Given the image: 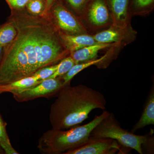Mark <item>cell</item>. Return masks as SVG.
I'll return each instance as SVG.
<instances>
[{
	"label": "cell",
	"mask_w": 154,
	"mask_h": 154,
	"mask_svg": "<svg viewBox=\"0 0 154 154\" xmlns=\"http://www.w3.org/2000/svg\"><path fill=\"white\" fill-rule=\"evenodd\" d=\"M150 125H154V84L150 90L140 119L133 127L131 131L134 133L138 130Z\"/></svg>",
	"instance_id": "obj_12"
},
{
	"label": "cell",
	"mask_w": 154,
	"mask_h": 154,
	"mask_svg": "<svg viewBox=\"0 0 154 154\" xmlns=\"http://www.w3.org/2000/svg\"><path fill=\"white\" fill-rule=\"evenodd\" d=\"M64 86L62 77H57L43 80L34 87L12 94L17 102H27L40 97L47 98L57 94Z\"/></svg>",
	"instance_id": "obj_7"
},
{
	"label": "cell",
	"mask_w": 154,
	"mask_h": 154,
	"mask_svg": "<svg viewBox=\"0 0 154 154\" xmlns=\"http://www.w3.org/2000/svg\"><path fill=\"white\" fill-rule=\"evenodd\" d=\"M129 2V0H107L113 21L112 25L121 28L131 25Z\"/></svg>",
	"instance_id": "obj_10"
},
{
	"label": "cell",
	"mask_w": 154,
	"mask_h": 154,
	"mask_svg": "<svg viewBox=\"0 0 154 154\" xmlns=\"http://www.w3.org/2000/svg\"><path fill=\"white\" fill-rule=\"evenodd\" d=\"M81 20L89 33L90 31L97 33L113 25L105 0H91Z\"/></svg>",
	"instance_id": "obj_6"
},
{
	"label": "cell",
	"mask_w": 154,
	"mask_h": 154,
	"mask_svg": "<svg viewBox=\"0 0 154 154\" xmlns=\"http://www.w3.org/2000/svg\"><path fill=\"white\" fill-rule=\"evenodd\" d=\"M137 32L131 25L121 28L112 25L93 35L98 43L115 44L117 47L125 46L132 42L136 37Z\"/></svg>",
	"instance_id": "obj_9"
},
{
	"label": "cell",
	"mask_w": 154,
	"mask_h": 154,
	"mask_svg": "<svg viewBox=\"0 0 154 154\" xmlns=\"http://www.w3.org/2000/svg\"><path fill=\"white\" fill-rule=\"evenodd\" d=\"M8 19L14 23L17 34L4 47L0 62V86L32 76L69 55L47 13L33 16L25 8L11 11Z\"/></svg>",
	"instance_id": "obj_1"
},
{
	"label": "cell",
	"mask_w": 154,
	"mask_h": 154,
	"mask_svg": "<svg viewBox=\"0 0 154 154\" xmlns=\"http://www.w3.org/2000/svg\"><path fill=\"white\" fill-rule=\"evenodd\" d=\"M73 13L82 19L86 9L91 0H58ZM82 21V20H81Z\"/></svg>",
	"instance_id": "obj_17"
},
{
	"label": "cell",
	"mask_w": 154,
	"mask_h": 154,
	"mask_svg": "<svg viewBox=\"0 0 154 154\" xmlns=\"http://www.w3.org/2000/svg\"><path fill=\"white\" fill-rule=\"evenodd\" d=\"M41 82L37 80L33 75L25 77L8 85L0 86V94L5 92L12 93L16 91H22L34 87Z\"/></svg>",
	"instance_id": "obj_15"
},
{
	"label": "cell",
	"mask_w": 154,
	"mask_h": 154,
	"mask_svg": "<svg viewBox=\"0 0 154 154\" xmlns=\"http://www.w3.org/2000/svg\"><path fill=\"white\" fill-rule=\"evenodd\" d=\"M7 124L0 113V146L6 154H18L19 153L12 146L6 131Z\"/></svg>",
	"instance_id": "obj_18"
},
{
	"label": "cell",
	"mask_w": 154,
	"mask_h": 154,
	"mask_svg": "<svg viewBox=\"0 0 154 154\" xmlns=\"http://www.w3.org/2000/svg\"><path fill=\"white\" fill-rule=\"evenodd\" d=\"M59 34L64 45L70 53L86 46L98 43L93 35L89 33L73 35L59 31Z\"/></svg>",
	"instance_id": "obj_11"
},
{
	"label": "cell",
	"mask_w": 154,
	"mask_h": 154,
	"mask_svg": "<svg viewBox=\"0 0 154 154\" xmlns=\"http://www.w3.org/2000/svg\"><path fill=\"white\" fill-rule=\"evenodd\" d=\"M29 14L35 16H41L47 13L46 0H29L25 7Z\"/></svg>",
	"instance_id": "obj_20"
},
{
	"label": "cell",
	"mask_w": 154,
	"mask_h": 154,
	"mask_svg": "<svg viewBox=\"0 0 154 154\" xmlns=\"http://www.w3.org/2000/svg\"><path fill=\"white\" fill-rule=\"evenodd\" d=\"M17 34V30L13 22L8 19L0 25V47H4L12 42Z\"/></svg>",
	"instance_id": "obj_16"
},
{
	"label": "cell",
	"mask_w": 154,
	"mask_h": 154,
	"mask_svg": "<svg viewBox=\"0 0 154 154\" xmlns=\"http://www.w3.org/2000/svg\"><path fill=\"white\" fill-rule=\"evenodd\" d=\"M51 107L49 120L53 128L67 130L79 126L96 109L105 110L106 100L99 91L79 85H65Z\"/></svg>",
	"instance_id": "obj_2"
},
{
	"label": "cell",
	"mask_w": 154,
	"mask_h": 154,
	"mask_svg": "<svg viewBox=\"0 0 154 154\" xmlns=\"http://www.w3.org/2000/svg\"><path fill=\"white\" fill-rule=\"evenodd\" d=\"M110 112L104 110L89 123L67 130L51 128L39 138L37 147L42 154H60L80 146L87 141L93 130Z\"/></svg>",
	"instance_id": "obj_3"
},
{
	"label": "cell",
	"mask_w": 154,
	"mask_h": 154,
	"mask_svg": "<svg viewBox=\"0 0 154 154\" xmlns=\"http://www.w3.org/2000/svg\"><path fill=\"white\" fill-rule=\"evenodd\" d=\"M5 154V152L4 151V150L1 147V146H0V154Z\"/></svg>",
	"instance_id": "obj_26"
},
{
	"label": "cell",
	"mask_w": 154,
	"mask_h": 154,
	"mask_svg": "<svg viewBox=\"0 0 154 154\" xmlns=\"http://www.w3.org/2000/svg\"><path fill=\"white\" fill-rule=\"evenodd\" d=\"M3 50H4V47H0V62L2 60V57Z\"/></svg>",
	"instance_id": "obj_25"
},
{
	"label": "cell",
	"mask_w": 154,
	"mask_h": 154,
	"mask_svg": "<svg viewBox=\"0 0 154 154\" xmlns=\"http://www.w3.org/2000/svg\"><path fill=\"white\" fill-rule=\"evenodd\" d=\"M75 64L72 58L69 55L68 56L58 63L56 71L49 79H54L63 76L67 73Z\"/></svg>",
	"instance_id": "obj_21"
},
{
	"label": "cell",
	"mask_w": 154,
	"mask_h": 154,
	"mask_svg": "<svg viewBox=\"0 0 154 154\" xmlns=\"http://www.w3.org/2000/svg\"><path fill=\"white\" fill-rule=\"evenodd\" d=\"M11 11H18L25 8L29 0H5Z\"/></svg>",
	"instance_id": "obj_23"
},
{
	"label": "cell",
	"mask_w": 154,
	"mask_h": 154,
	"mask_svg": "<svg viewBox=\"0 0 154 154\" xmlns=\"http://www.w3.org/2000/svg\"><path fill=\"white\" fill-rule=\"evenodd\" d=\"M154 0H133L132 10L133 15H147L152 10Z\"/></svg>",
	"instance_id": "obj_19"
},
{
	"label": "cell",
	"mask_w": 154,
	"mask_h": 154,
	"mask_svg": "<svg viewBox=\"0 0 154 154\" xmlns=\"http://www.w3.org/2000/svg\"><path fill=\"white\" fill-rule=\"evenodd\" d=\"M90 137L115 140L124 148L133 149L140 154H143L144 149H151L154 146L153 136L139 135L123 129L113 113H110L96 125Z\"/></svg>",
	"instance_id": "obj_4"
},
{
	"label": "cell",
	"mask_w": 154,
	"mask_h": 154,
	"mask_svg": "<svg viewBox=\"0 0 154 154\" xmlns=\"http://www.w3.org/2000/svg\"><path fill=\"white\" fill-rule=\"evenodd\" d=\"M109 51L100 58L76 63L65 75L62 76L63 81L64 85L70 83L71 81L77 74L89 67L93 65H97L106 61L109 57Z\"/></svg>",
	"instance_id": "obj_14"
},
{
	"label": "cell",
	"mask_w": 154,
	"mask_h": 154,
	"mask_svg": "<svg viewBox=\"0 0 154 154\" xmlns=\"http://www.w3.org/2000/svg\"><path fill=\"white\" fill-rule=\"evenodd\" d=\"M122 146L112 139L90 137L82 145L64 154H113L123 152Z\"/></svg>",
	"instance_id": "obj_8"
},
{
	"label": "cell",
	"mask_w": 154,
	"mask_h": 154,
	"mask_svg": "<svg viewBox=\"0 0 154 154\" xmlns=\"http://www.w3.org/2000/svg\"><path fill=\"white\" fill-rule=\"evenodd\" d=\"M114 45H116L96 43L71 52L69 55L72 58L76 64L79 63L97 58L98 53L100 50L111 47Z\"/></svg>",
	"instance_id": "obj_13"
},
{
	"label": "cell",
	"mask_w": 154,
	"mask_h": 154,
	"mask_svg": "<svg viewBox=\"0 0 154 154\" xmlns=\"http://www.w3.org/2000/svg\"><path fill=\"white\" fill-rule=\"evenodd\" d=\"M57 66L58 63L42 68L36 71L32 75L34 76L38 81L42 82L43 80L49 79L56 71Z\"/></svg>",
	"instance_id": "obj_22"
},
{
	"label": "cell",
	"mask_w": 154,
	"mask_h": 154,
	"mask_svg": "<svg viewBox=\"0 0 154 154\" xmlns=\"http://www.w3.org/2000/svg\"><path fill=\"white\" fill-rule=\"evenodd\" d=\"M54 1L55 0H46V11H47V12L50 8L51 6L52 5Z\"/></svg>",
	"instance_id": "obj_24"
},
{
	"label": "cell",
	"mask_w": 154,
	"mask_h": 154,
	"mask_svg": "<svg viewBox=\"0 0 154 154\" xmlns=\"http://www.w3.org/2000/svg\"><path fill=\"white\" fill-rule=\"evenodd\" d=\"M59 31L69 35L89 33L81 19L58 0H55L47 12Z\"/></svg>",
	"instance_id": "obj_5"
}]
</instances>
